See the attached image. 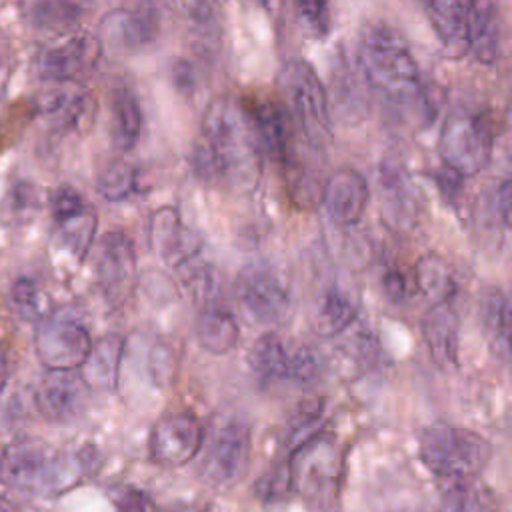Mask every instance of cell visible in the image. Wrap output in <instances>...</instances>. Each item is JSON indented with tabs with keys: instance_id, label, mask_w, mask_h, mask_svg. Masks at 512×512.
Here are the masks:
<instances>
[{
	"instance_id": "36",
	"label": "cell",
	"mask_w": 512,
	"mask_h": 512,
	"mask_svg": "<svg viewBox=\"0 0 512 512\" xmlns=\"http://www.w3.org/2000/svg\"><path fill=\"white\" fill-rule=\"evenodd\" d=\"M322 416H324V408H322L320 402L302 406V410L296 414V418L290 426V432H288V446H290L292 452L298 446H302L304 442H308L312 436L318 434L314 430H318V426L322 422Z\"/></svg>"
},
{
	"instance_id": "12",
	"label": "cell",
	"mask_w": 512,
	"mask_h": 512,
	"mask_svg": "<svg viewBox=\"0 0 512 512\" xmlns=\"http://www.w3.org/2000/svg\"><path fill=\"white\" fill-rule=\"evenodd\" d=\"M204 430L190 412H172L154 424L150 432V456L160 466L188 464L202 446Z\"/></svg>"
},
{
	"instance_id": "29",
	"label": "cell",
	"mask_w": 512,
	"mask_h": 512,
	"mask_svg": "<svg viewBox=\"0 0 512 512\" xmlns=\"http://www.w3.org/2000/svg\"><path fill=\"white\" fill-rule=\"evenodd\" d=\"M142 108L140 100L130 86H122L112 98V136L114 144L128 152L136 146L142 134Z\"/></svg>"
},
{
	"instance_id": "22",
	"label": "cell",
	"mask_w": 512,
	"mask_h": 512,
	"mask_svg": "<svg viewBox=\"0 0 512 512\" xmlns=\"http://www.w3.org/2000/svg\"><path fill=\"white\" fill-rule=\"evenodd\" d=\"M468 52L482 64L500 56V10L496 0H472L468 20Z\"/></svg>"
},
{
	"instance_id": "48",
	"label": "cell",
	"mask_w": 512,
	"mask_h": 512,
	"mask_svg": "<svg viewBox=\"0 0 512 512\" xmlns=\"http://www.w3.org/2000/svg\"><path fill=\"white\" fill-rule=\"evenodd\" d=\"M252 2L258 4L262 10H266V14L274 20H280L286 4V0H252Z\"/></svg>"
},
{
	"instance_id": "17",
	"label": "cell",
	"mask_w": 512,
	"mask_h": 512,
	"mask_svg": "<svg viewBox=\"0 0 512 512\" xmlns=\"http://www.w3.org/2000/svg\"><path fill=\"white\" fill-rule=\"evenodd\" d=\"M320 196L334 224L352 226L364 216L370 190L366 178L358 170L340 168L324 182Z\"/></svg>"
},
{
	"instance_id": "3",
	"label": "cell",
	"mask_w": 512,
	"mask_h": 512,
	"mask_svg": "<svg viewBox=\"0 0 512 512\" xmlns=\"http://www.w3.org/2000/svg\"><path fill=\"white\" fill-rule=\"evenodd\" d=\"M418 452L432 474L456 482L476 478L492 458V446L484 436L452 424L424 428Z\"/></svg>"
},
{
	"instance_id": "27",
	"label": "cell",
	"mask_w": 512,
	"mask_h": 512,
	"mask_svg": "<svg viewBox=\"0 0 512 512\" xmlns=\"http://www.w3.org/2000/svg\"><path fill=\"white\" fill-rule=\"evenodd\" d=\"M92 0H34L30 20L34 26L64 34L72 32L90 12Z\"/></svg>"
},
{
	"instance_id": "14",
	"label": "cell",
	"mask_w": 512,
	"mask_h": 512,
	"mask_svg": "<svg viewBox=\"0 0 512 512\" xmlns=\"http://www.w3.org/2000/svg\"><path fill=\"white\" fill-rule=\"evenodd\" d=\"M160 20L156 8L150 2H142L136 8L110 10L100 22V46L112 44L118 50H140L152 44L158 36Z\"/></svg>"
},
{
	"instance_id": "34",
	"label": "cell",
	"mask_w": 512,
	"mask_h": 512,
	"mask_svg": "<svg viewBox=\"0 0 512 512\" xmlns=\"http://www.w3.org/2000/svg\"><path fill=\"white\" fill-rule=\"evenodd\" d=\"M302 32L312 40H324L332 30L330 0H294Z\"/></svg>"
},
{
	"instance_id": "40",
	"label": "cell",
	"mask_w": 512,
	"mask_h": 512,
	"mask_svg": "<svg viewBox=\"0 0 512 512\" xmlns=\"http://www.w3.org/2000/svg\"><path fill=\"white\" fill-rule=\"evenodd\" d=\"M50 208H52V218L56 224L70 220L78 214H82L88 206L84 202V198L70 186H62L58 188L52 198H50Z\"/></svg>"
},
{
	"instance_id": "43",
	"label": "cell",
	"mask_w": 512,
	"mask_h": 512,
	"mask_svg": "<svg viewBox=\"0 0 512 512\" xmlns=\"http://www.w3.org/2000/svg\"><path fill=\"white\" fill-rule=\"evenodd\" d=\"M434 178H436V186H438V190L442 192V196H444L448 202H454V200L458 198L460 190H462L464 178H462L458 172H454L452 168H448V166H442V170H438V172L434 174Z\"/></svg>"
},
{
	"instance_id": "47",
	"label": "cell",
	"mask_w": 512,
	"mask_h": 512,
	"mask_svg": "<svg viewBox=\"0 0 512 512\" xmlns=\"http://www.w3.org/2000/svg\"><path fill=\"white\" fill-rule=\"evenodd\" d=\"M174 84L178 90H184V92L194 90V70L188 62L180 60L174 64Z\"/></svg>"
},
{
	"instance_id": "28",
	"label": "cell",
	"mask_w": 512,
	"mask_h": 512,
	"mask_svg": "<svg viewBox=\"0 0 512 512\" xmlns=\"http://www.w3.org/2000/svg\"><path fill=\"white\" fill-rule=\"evenodd\" d=\"M124 342L118 336H106L92 344V350L82 364V378L86 380L88 388L110 390L116 384L120 358H122Z\"/></svg>"
},
{
	"instance_id": "4",
	"label": "cell",
	"mask_w": 512,
	"mask_h": 512,
	"mask_svg": "<svg viewBox=\"0 0 512 512\" xmlns=\"http://www.w3.org/2000/svg\"><path fill=\"white\" fill-rule=\"evenodd\" d=\"M494 122L490 114L472 104L456 106L444 120L438 150L444 166L462 178L482 172L494 150Z\"/></svg>"
},
{
	"instance_id": "49",
	"label": "cell",
	"mask_w": 512,
	"mask_h": 512,
	"mask_svg": "<svg viewBox=\"0 0 512 512\" xmlns=\"http://www.w3.org/2000/svg\"><path fill=\"white\" fill-rule=\"evenodd\" d=\"M6 376H8V362H6L4 350L0 348V390H2L4 382H6Z\"/></svg>"
},
{
	"instance_id": "18",
	"label": "cell",
	"mask_w": 512,
	"mask_h": 512,
	"mask_svg": "<svg viewBox=\"0 0 512 512\" xmlns=\"http://www.w3.org/2000/svg\"><path fill=\"white\" fill-rule=\"evenodd\" d=\"M434 28L448 58H462L468 54V20L472 0H418Z\"/></svg>"
},
{
	"instance_id": "35",
	"label": "cell",
	"mask_w": 512,
	"mask_h": 512,
	"mask_svg": "<svg viewBox=\"0 0 512 512\" xmlns=\"http://www.w3.org/2000/svg\"><path fill=\"white\" fill-rule=\"evenodd\" d=\"M450 512H494V498L484 486L464 480L452 492Z\"/></svg>"
},
{
	"instance_id": "25",
	"label": "cell",
	"mask_w": 512,
	"mask_h": 512,
	"mask_svg": "<svg viewBox=\"0 0 512 512\" xmlns=\"http://www.w3.org/2000/svg\"><path fill=\"white\" fill-rule=\"evenodd\" d=\"M356 318V302L348 290L334 284L326 288L314 308L312 328L320 336H336Z\"/></svg>"
},
{
	"instance_id": "2",
	"label": "cell",
	"mask_w": 512,
	"mask_h": 512,
	"mask_svg": "<svg viewBox=\"0 0 512 512\" xmlns=\"http://www.w3.org/2000/svg\"><path fill=\"white\" fill-rule=\"evenodd\" d=\"M360 68L384 100L416 112L430 122L436 116V100L420 78L418 64L406 44L386 26H372L360 42Z\"/></svg>"
},
{
	"instance_id": "20",
	"label": "cell",
	"mask_w": 512,
	"mask_h": 512,
	"mask_svg": "<svg viewBox=\"0 0 512 512\" xmlns=\"http://www.w3.org/2000/svg\"><path fill=\"white\" fill-rule=\"evenodd\" d=\"M244 106L252 120L260 148H264L274 162L284 164L292 148L288 110L270 98H254Z\"/></svg>"
},
{
	"instance_id": "21",
	"label": "cell",
	"mask_w": 512,
	"mask_h": 512,
	"mask_svg": "<svg viewBox=\"0 0 512 512\" xmlns=\"http://www.w3.org/2000/svg\"><path fill=\"white\" fill-rule=\"evenodd\" d=\"M94 100L78 90H58L40 102V114L60 132H84L94 120Z\"/></svg>"
},
{
	"instance_id": "16",
	"label": "cell",
	"mask_w": 512,
	"mask_h": 512,
	"mask_svg": "<svg viewBox=\"0 0 512 512\" xmlns=\"http://www.w3.org/2000/svg\"><path fill=\"white\" fill-rule=\"evenodd\" d=\"M148 230L150 246L154 248L156 256L172 268H182L190 264L200 252L202 240L184 226L178 210L172 206H162L154 210Z\"/></svg>"
},
{
	"instance_id": "9",
	"label": "cell",
	"mask_w": 512,
	"mask_h": 512,
	"mask_svg": "<svg viewBox=\"0 0 512 512\" xmlns=\"http://www.w3.org/2000/svg\"><path fill=\"white\" fill-rule=\"evenodd\" d=\"M244 314L264 326L282 324L290 314V292L286 284L266 266H246L234 284Z\"/></svg>"
},
{
	"instance_id": "32",
	"label": "cell",
	"mask_w": 512,
	"mask_h": 512,
	"mask_svg": "<svg viewBox=\"0 0 512 512\" xmlns=\"http://www.w3.org/2000/svg\"><path fill=\"white\" fill-rule=\"evenodd\" d=\"M96 188L108 202L128 200L138 190V168L124 160L112 162L100 172Z\"/></svg>"
},
{
	"instance_id": "15",
	"label": "cell",
	"mask_w": 512,
	"mask_h": 512,
	"mask_svg": "<svg viewBox=\"0 0 512 512\" xmlns=\"http://www.w3.org/2000/svg\"><path fill=\"white\" fill-rule=\"evenodd\" d=\"M90 388L78 370H46L36 390L38 410L54 422H68L84 410Z\"/></svg>"
},
{
	"instance_id": "33",
	"label": "cell",
	"mask_w": 512,
	"mask_h": 512,
	"mask_svg": "<svg viewBox=\"0 0 512 512\" xmlns=\"http://www.w3.org/2000/svg\"><path fill=\"white\" fill-rule=\"evenodd\" d=\"M96 224H98L96 214L90 208H86L82 214H78L70 220H64L56 226H58L60 236H62L64 244L68 246V250L82 260L94 242Z\"/></svg>"
},
{
	"instance_id": "51",
	"label": "cell",
	"mask_w": 512,
	"mask_h": 512,
	"mask_svg": "<svg viewBox=\"0 0 512 512\" xmlns=\"http://www.w3.org/2000/svg\"><path fill=\"white\" fill-rule=\"evenodd\" d=\"M0 512H8V510H6V508H4V506H0Z\"/></svg>"
},
{
	"instance_id": "30",
	"label": "cell",
	"mask_w": 512,
	"mask_h": 512,
	"mask_svg": "<svg viewBox=\"0 0 512 512\" xmlns=\"http://www.w3.org/2000/svg\"><path fill=\"white\" fill-rule=\"evenodd\" d=\"M414 282L416 288L430 300L436 302H448L456 292V280L452 276V270L448 262L430 252L424 254L416 266H414Z\"/></svg>"
},
{
	"instance_id": "37",
	"label": "cell",
	"mask_w": 512,
	"mask_h": 512,
	"mask_svg": "<svg viewBox=\"0 0 512 512\" xmlns=\"http://www.w3.org/2000/svg\"><path fill=\"white\" fill-rule=\"evenodd\" d=\"M36 208V190L28 182H14L2 202V214L8 222H22Z\"/></svg>"
},
{
	"instance_id": "24",
	"label": "cell",
	"mask_w": 512,
	"mask_h": 512,
	"mask_svg": "<svg viewBox=\"0 0 512 512\" xmlns=\"http://www.w3.org/2000/svg\"><path fill=\"white\" fill-rule=\"evenodd\" d=\"M482 328L492 354L500 362L510 358V300L500 288H488L478 304Z\"/></svg>"
},
{
	"instance_id": "11",
	"label": "cell",
	"mask_w": 512,
	"mask_h": 512,
	"mask_svg": "<svg viewBox=\"0 0 512 512\" xmlns=\"http://www.w3.org/2000/svg\"><path fill=\"white\" fill-rule=\"evenodd\" d=\"M60 462L36 442H18L4 450L0 458V482L20 492L54 488L60 476Z\"/></svg>"
},
{
	"instance_id": "23",
	"label": "cell",
	"mask_w": 512,
	"mask_h": 512,
	"mask_svg": "<svg viewBox=\"0 0 512 512\" xmlns=\"http://www.w3.org/2000/svg\"><path fill=\"white\" fill-rule=\"evenodd\" d=\"M196 340L210 354H228L240 336V328L230 310L218 302H206L196 318Z\"/></svg>"
},
{
	"instance_id": "38",
	"label": "cell",
	"mask_w": 512,
	"mask_h": 512,
	"mask_svg": "<svg viewBox=\"0 0 512 512\" xmlns=\"http://www.w3.org/2000/svg\"><path fill=\"white\" fill-rule=\"evenodd\" d=\"M320 356L314 348L304 346L292 352V362H290V382L298 386H308L320 376Z\"/></svg>"
},
{
	"instance_id": "6",
	"label": "cell",
	"mask_w": 512,
	"mask_h": 512,
	"mask_svg": "<svg viewBox=\"0 0 512 512\" xmlns=\"http://www.w3.org/2000/svg\"><path fill=\"white\" fill-rule=\"evenodd\" d=\"M292 486L318 508L334 504L342 472V454L328 434H316L292 452Z\"/></svg>"
},
{
	"instance_id": "5",
	"label": "cell",
	"mask_w": 512,
	"mask_h": 512,
	"mask_svg": "<svg viewBox=\"0 0 512 512\" xmlns=\"http://www.w3.org/2000/svg\"><path fill=\"white\" fill-rule=\"evenodd\" d=\"M278 86L288 102V114L298 120L308 144L322 146L324 140H330V102L316 70L304 60H292L282 68Z\"/></svg>"
},
{
	"instance_id": "45",
	"label": "cell",
	"mask_w": 512,
	"mask_h": 512,
	"mask_svg": "<svg viewBox=\"0 0 512 512\" xmlns=\"http://www.w3.org/2000/svg\"><path fill=\"white\" fill-rule=\"evenodd\" d=\"M510 186H512V182L506 178V180H502V182L498 184L496 194H494V200H496V202H494V208H496V214H498V218H500V222H502L504 226L510 224V200H512Z\"/></svg>"
},
{
	"instance_id": "10",
	"label": "cell",
	"mask_w": 512,
	"mask_h": 512,
	"mask_svg": "<svg viewBox=\"0 0 512 512\" xmlns=\"http://www.w3.org/2000/svg\"><path fill=\"white\" fill-rule=\"evenodd\" d=\"M102 54L100 40L90 34H72L70 38L36 52L32 68L44 82L70 84L92 74Z\"/></svg>"
},
{
	"instance_id": "7",
	"label": "cell",
	"mask_w": 512,
	"mask_h": 512,
	"mask_svg": "<svg viewBox=\"0 0 512 512\" xmlns=\"http://www.w3.org/2000/svg\"><path fill=\"white\" fill-rule=\"evenodd\" d=\"M198 472L204 482L216 488L236 484L250 464V430L242 420L226 418L202 440Z\"/></svg>"
},
{
	"instance_id": "46",
	"label": "cell",
	"mask_w": 512,
	"mask_h": 512,
	"mask_svg": "<svg viewBox=\"0 0 512 512\" xmlns=\"http://www.w3.org/2000/svg\"><path fill=\"white\" fill-rule=\"evenodd\" d=\"M12 72V50L6 34L0 30V96L4 94Z\"/></svg>"
},
{
	"instance_id": "1",
	"label": "cell",
	"mask_w": 512,
	"mask_h": 512,
	"mask_svg": "<svg viewBox=\"0 0 512 512\" xmlns=\"http://www.w3.org/2000/svg\"><path fill=\"white\" fill-rule=\"evenodd\" d=\"M202 142L194 146L190 164L208 184H226L252 192L262 176V148L242 102L220 96L212 100L202 120Z\"/></svg>"
},
{
	"instance_id": "8",
	"label": "cell",
	"mask_w": 512,
	"mask_h": 512,
	"mask_svg": "<svg viewBox=\"0 0 512 512\" xmlns=\"http://www.w3.org/2000/svg\"><path fill=\"white\" fill-rule=\"evenodd\" d=\"M34 348L48 370H78L92 350V338L70 312H50L38 320Z\"/></svg>"
},
{
	"instance_id": "39",
	"label": "cell",
	"mask_w": 512,
	"mask_h": 512,
	"mask_svg": "<svg viewBox=\"0 0 512 512\" xmlns=\"http://www.w3.org/2000/svg\"><path fill=\"white\" fill-rule=\"evenodd\" d=\"M292 488V474L290 464H276L272 466L256 484V492L262 500H280Z\"/></svg>"
},
{
	"instance_id": "19",
	"label": "cell",
	"mask_w": 512,
	"mask_h": 512,
	"mask_svg": "<svg viewBox=\"0 0 512 512\" xmlns=\"http://www.w3.org/2000/svg\"><path fill=\"white\" fill-rule=\"evenodd\" d=\"M422 338L438 368L452 370L458 366L460 318L452 302H436L422 318Z\"/></svg>"
},
{
	"instance_id": "50",
	"label": "cell",
	"mask_w": 512,
	"mask_h": 512,
	"mask_svg": "<svg viewBox=\"0 0 512 512\" xmlns=\"http://www.w3.org/2000/svg\"><path fill=\"white\" fill-rule=\"evenodd\" d=\"M170 512H198V510L188 508V506H178V508H174V510H170Z\"/></svg>"
},
{
	"instance_id": "42",
	"label": "cell",
	"mask_w": 512,
	"mask_h": 512,
	"mask_svg": "<svg viewBox=\"0 0 512 512\" xmlns=\"http://www.w3.org/2000/svg\"><path fill=\"white\" fill-rule=\"evenodd\" d=\"M110 500L116 512H148V498L132 486H118L110 492Z\"/></svg>"
},
{
	"instance_id": "44",
	"label": "cell",
	"mask_w": 512,
	"mask_h": 512,
	"mask_svg": "<svg viewBox=\"0 0 512 512\" xmlns=\"http://www.w3.org/2000/svg\"><path fill=\"white\" fill-rule=\"evenodd\" d=\"M382 288L386 292V296L392 300V302H402L408 294V284H406V278L402 276V272L398 270H388L382 278Z\"/></svg>"
},
{
	"instance_id": "26",
	"label": "cell",
	"mask_w": 512,
	"mask_h": 512,
	"mask_svg": "<svg viewBox=\"0 0 512 512\" xmlns=\"http://www.w3.org/2000/svg\"><path fill=\"white\" fill-rule=\"evenodd\" d=\"M250 368L254 376L262 384H282L290 382V362H292V352L284 346V342L268 332L260 336L248 354Z\"/></svg>"
},
{
	"instance_id": "31",
	"label": "cell",
	"mask_w": 512,
	"mask_h": 512,
	"mask_svg": "<svg viewBox=\"0 0 512 512\" xmlns=\"http://www.w3.org/2000/svg\"><path fill=\"white\" fill-rule=\"evenodd\" d=\"M176 12L194 36L206 42H218L224 28L220 0H172Z\"/></svg>"
},
{
	"instance_id": "41",
	"label": "cell",
	"mask_w": 512,
	"mask_h": 512,
	"mask_svg": "<svg viewBox=\"0 0 512 512\" xmlns=\"http://www.w3.org/2000/svg\"><path fill=\"white\" fill-rule=\"evenodd\" d=\"M10 298L20 314L32 318L38 314V286L30 278H18L10 288Z\"/></svg>"
},
{
	"instance_id": "13",
	"label": "cell",
	"mask_w": 512,
	"mask_h": 512,
	"mask_svg": "<svg viewBox=\"0 0 512 512\" xmlns=\"http://www.w3.org/2000/svg\"><path fill=\"white\" fill-rule=\"evenodd\" d=\"M96 276L112 302H122L130 296L136 282V252L126 232L110 230L102 236L96 258Z\"/></svg>"
}]
</instances>
